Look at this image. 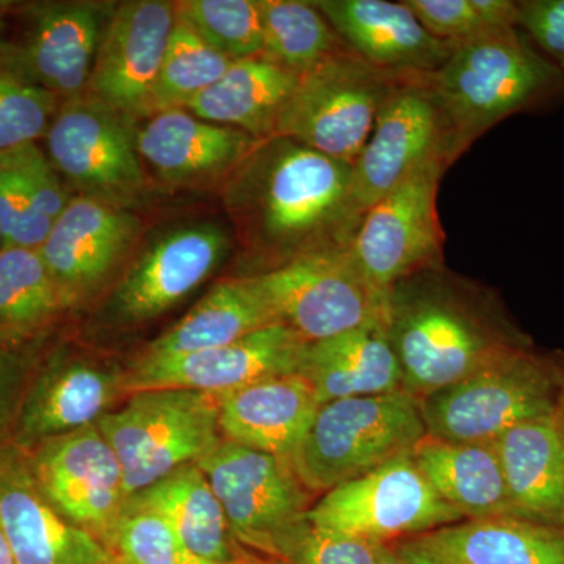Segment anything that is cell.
<instances>
[{
	"instance_id": "16",
	"label": "cell",
	"mask_w": 564,
	"mask_h": 564,
	"mask_svg": "<svg viewBox=\"0 0 564 564\" xmlns=\"http://www.w3.org/2000/svg\"><path fill=\"white\" fill-rule=\"evenodd\" d=\"M306 344L289 326L273 323L210 350L174 358H141L121 388L129 393L188 389L221 395L265 378L300 375Z\"/></svg>"
},
{
	"instance_id": "47",
	"label": "cell",
	"mask_w": 564,
	"mask_h": 564,
	"mask_svg": "<svg viewBox=\"0 0 564 564\" xmlns=\"http://www.w3.org/2000/svg\"><path fill=\"white\" fill-rule=\"evenodd\" d=\"M3 32H6V14H3L2 7H0V39H2Z\"/></svg>"
},
{
	"instance_id": "1",
	"label": "cell",
	"mask_w": 564,
	"mask_h": 564,
	"mask_svg": "<svg viewBox=\"0 0 564 564\" xmlns=\"http://www.w3.org/2000/svg\"><path fill=\"white\" fill-rule=\"evenodd\" d=\"M350 176L351 165L299 141L273 135L256 144L229 176L226 206L259 273L350 245L358 229Z\"/></svg>"
},
{
	"instance_id": "34",
	"label": "cell",
	"mask_w": 564,
	"mask_h": 564,
	"mask_svg": "<svg viewBox=\"0 0 564 564\" xmlns=\"http://www.w3.org/2000/svg\"><path fill=\"white\" fill-rule=\"evenodd\" d=\"M66 303L61 289L33 248L0 251V328L28 332L54 317Z\"/></svg>"
},
{
	"instance_id": "46",
	"label": "cell",
	"mask_w": 564,
	"mask_h": 564,
	"mask_svg": "<svg viewBox=\"0 0 564 564\" xmlns=\"http://www.w3.org/2000/svg\"><path fill=\"white\" fill-rule=\"evenodd\" d=\"M245 564H282L278 562V560L267 558V556H252L251 560H248Z\"/></svg>"
},
{
	"instance_id": "5",
	"label": "cell",
	"mask_w": 564,
	"mask_h": 564,
	"mask_svg": "<svg viewBox=\"0 0 564 564\" xmlns=\"http://www.w3.org/2000/svg\"><path fill=\"white\" fill-rule=\"evenodd\" d=\"M555 359L532 347L494 359L463 380L422 399L426 434L456 443H492L518 423L554 413Z\"/></svg>"
},
{
	"instance_id": "41",
	"label": "cell",
	"mask_w": 564,
	"mask_h": 564,
	"mask_svg": "<svg viewBox=\"0 0 564 564\" xmlns=\"http://www.w3.org/2000/svg\"><path fill=\"white\" fill-rule=\"evenodd\" d=\"M519 29L564 70V0H519Z\"/></svg>"
},
{
	"instance_id": "15",
	"label": "cell",
	"mask_w": 564,
	"mask_h": 564,
	"mask_svg": "<svg viewBox=\"0 0 564 564\" xmlns=\"http://www.w3.org/2000/svg\"><path fill=\"white\" fill-rule=\"evenodd\" d=\"M29 467L63 518L107 544L126 503L124 477L98 425L41 441Z\"/></svg>"
},
{
	"instance_id": "32",
	"label": "cell",
	"mask_w": 564,
	"mask_h": 564,
	"mask_svg": "<svg viewBox=\"0 0 564 564\" xmlns=\"http://www.w3.org/2000/svg\"><path fill=\"white\" fill-rule=\"evenodd\" d=\"M278 323L251 276L220 282L169 332L148 345L143 358L163 359L210 350Z\"/></svg>"
},
{
	"instance_id": "27",
	"label": "cell",
	"mask_w": 564,
	"mask_h": 564,
	"mask_svg": "<svg viewBox=\"0 0 564 564\" xmlns=\"http://www.w3.org/2000/svg\"><path fill=\"white\" fill-rule=\"evenodd\" d=\"M411 456L437 496L463 519L519 518L492 443H456L426 434Z\"/></svg>"
},
{
	"instance_id": "17",
	"label": "cell",
	"mask_w": 564,
	"mask_h": 564,
	"mask_svg": "<svg viewBox=\"0 0 564 564\" xmlns=\"http://www.w3.org/2000/svg\"><path fill=\"white\" fill-rule=\"evenodd\" d=\"M176 3L129 0L118 3L104 35L85 95L132 120L148 118Z\"/></svg>"
},
{
	"instance_id": "37",
	"label": "cell",
	"mask_w": 564,
	"mask_h": 564,
	"mask_svg": "<svg viewBox=\"0 0 564 564\" xmlns=\"http://www.w3.org/2000/svg\"><path fill=\"white\" fill-rule=\"evenodd\" d=\"M434 39L458 44L519 28L513 0H403Z\"/></svg>"
},
{
	"instance_id": "18",
	"label": "cell",
	"mask_w": 564,
	"mask_h": 564,
	"mask_svg": "<svg viewBox=\"0 0 564 564\" xmlns=\"http://www.w3.org/2000/svg\"><path fill=\"white\" fill-rule=\"evenodd\" d=\"M231 250V236L217 223L174 226L144 248L113 293V307L126 322L169 311L191 295Z\"/></svg>"
},
{
	"instance_id": "22",
	"label": "cell",
	"mask_w": 564,
	"mask_h": 564,
	"mask_svg": "<svg viewBox=\"0 0 564 564\" xmlns=\"http://www.w3.org/2000/svg\"><path fill=\"white\" fill-rule=\"evenodd\" d=\"M314 6L356 55L389 73L433 74L455 47L430 35L403 2L315 0Z\"/></svg>"
},
{
	"instance_id": "30",
	"label": "cell",
	"mask_w": 564,
	"mask_h": 564,
	"mask_svg": "<svg viewBox=\"0 0 564 564\" xmlns=\"http://www.w3.org/2000/svg\"><path fill=\"white\" fill-rule=\"evenodd\" d=\"M117 381L80 361L54 362L36 378L20 410V434L29 443L77 432L106 414Z\"/></svg>"
},
{
	"instance_id": "8",
	"label": "cell",
	"mask_w": 564,
	"mask_h": 564,
	"mask_svg": "<svg viewBox=\"0 0 564 564\" xmlns=\"http://www.w3.org/2000/svg\"><path fill=\"white\" fill-rule=\"evenodd\" d=\"M44 152L66 187L128 209L147 191L135 120L84 95L61 102Z\"/></svg>"
},
{
	"instance_id": "36",
	"label": "cell",
	"mask_w": 564,
	"mask_h": 564,
	"mask_svg": "<svg viewBox=\"0 0 564 564\" xmlns=\"http://www.w3.org/2000/svg\"><path fill=\"white\" fill-rule=\"evenodd\" d=\"M176 14L229 61L262 54L261 0H182Z\"/></svg>"
},
{
	"instance_id": "7",
	"label": "cell",
	"mask_w": 564,
	"mask_h": 564,
	"mask_svg": "<svg viewBox=\"0 0 564 564\" xmlns=\"http://www.w3.org/2000/svg\"><path fill=\"white\" fill-rule=\"evenodd\" d=\"M408 77L377 68L351 50L340 52L300 77L274 135L352 165L386 99Z\"/></svg>"
},
{
	"instance_id": "9",
	"label": "cell",
	"mask_w": 564,
	"mask_h": 564,
	"mask_svg": "<svg viewBox=\"0 0 564 564\" xmlns=\"http://www.w3.org/2000/svg\"><path fill=\"white\" fill-rule=\"evenodd\" d=\"M451 165L443 158L423 163L364 214L348 251L364 280L383 299L403 278L443 265L436 199Z\"/></svg>"
},
{
	"instance_id": "3",
	"label": "cell",
	"mask_w": 564,
	"mask_h": 564,
	"mask_svg": "<svg viewBox=\"0 0 564 564\" xmlns=\"http://www.w3.org/2000/svg\"><path fill=\"white\" fill-rule=\"evenodd\" d=\"M429 82L459 155L507 118L564 102V70L519 28L458 44Z\"/></svg>"
},
{
	"instance_id": "35",
	"label": "cell",
	"mask_w": 564,
	"mask_h": 564,
	"mask_svg": "<svg viewBox=\"0 0 564 564\" xmlns=\"http://www.w3.org/2000/svg\"><path fill=\"white\" fill-rule=\"evenodd\" d=\"M232 61L215 51L176 14L165 57L152 88L148 118L188 104L220 79Z\"/></svg>"
},
{
	"instance_id": "19",
	"label": "cell",
	"mask_w": 564,
	"mask_h": 564,
	"mask_svg": "<svg viewBox=\"0 0 564 564\" xmlns=\"http://www.w3.org/2000/svg\"><path fill=\"white\" fill-rule=\"evenodd\" d=\"M139 226L128 209L73 196L39 248L66 306L106 280L132 247Z\"/></svg>"
},
{
	"instance_id": "26",
	"label": "cell",
	"mask_w": 564,
	"mask_h": 564,
	"mask_svg": "<svg viewBox=\"0 0 564 564\" xmlns=\"http://www.w3.org/2000/svg\"><path fill=\"white\" fill-rule=\"evenodd\" d=\"M300 375L313 384L321 404L403 389L402 369L383 315L328 339L307 343Z\"/></svg>"
},
{
	"instance_id": "42",
	"label": "cell",
	"mask_w": 564,
	"mask_h": 564,
	"mask_svg": "<svg viewBox=\"0 0 564 564\" xmlns=\"http://www.w3.org/2000/svg\"><path fill=\"white\" fill-rule=\"evenodd\" d=\"M22 380L21 358L14 352L0 348V429L7 422L14 403Z\"/></svg>"
},
{
	"instance_id": "43",
	"label": "cell",
	"mask_w": 564,
	"mask_h": 564,
	"mask_svg": "<svg viewBox=\"0 0 564 564\" xmlns=\"http://www.w3.org/2000/svg\"><path fill=\"white\" fill-rule=\"evenodd\" d=\"M556 375H558L560 399L558 408L564 422V355L554 356Z\"/></svg>"
},
{
	"instance_id": "29",
	"label": "cell",
	"mask_w": 564,
	"mask_h": 564,
	"mask_svg": "<svg viewBox=\"0 0 564 564\" xmlns=\"http://www.w3.org/2000/svg\"><path fill=\"white\" fill-rule=\"evenodd\" d=\"M300 77L259 57L232 62L228 70L187 106L195 117L270 139Z\"/></svg>"
},
{
	"instance_id": "49",
	"label": "cell",
	"mask_w": 564,
	"mask_h": 564,
	"mask_svg": "<svg viewBox=\"0 0 564 564\" xmlns=\"http://www.w3.org/2000/svg\"><path fill=\"white\" fill-rule=\"evenodd\" d=\"M109 564H118V563H115V562H110Z\"/></svg>"
},
{
	"instance_id": "13",
	"label": "cell",
	"mask_w": 564,
	"mask_h": 564,
	"mask_svg": "<svg viewBox=\"0 0 564 564\" xmlns=\"http://www.w3.org/2000/svg\"><path fill=\"white\" fill-rule=\"evenodd\" d=\"M459 158L444 111L430 87L429 74L404 79L391 93L372 135L351 165L350 212L356 225L364 214L433 159Z\"/></svg>"
},
{
	"instance_id": "4",
	"label": "cell",
	"mask_w": 564,
	"mask_h": 564,
	"mask_svg": "<svg viewBox=\"0 0 564 564\" xmlns=\"http://www.w3.org/2000/svg\"><path fill=\"white\" fill-rule=\"evenodd\" d=\"M426 436L419 400L404 389L321 404L292 456L314 496L411 454Z\"/></svg>"
},
{
	"instance_id": "24",
	"label": "cell",
	"mask_w": 564,
	"mask_h": 564,
	"mask_svg": "<svg viewBox=\"0 0 564 564\" xmlns=\"http://www.w3.org/2000/svg\"><path fill=\"white\" fill-rule=\"evenodd\" d=\"M321 403L303 375H280L218 395L226 441L291 462Z\"/></svg>"
},
{
	"instance_id": "45",
	"label": "cell",
	"mask_w": 564,
	"mask_h": 564,
	"mask_svg": "<svg viewBox=\"0 0 564 564\" xmlns=\"http://www.w3.org/2000/svg\"><path fill=\"white\" fill-rule=\"evenodd\" d=\"M378 564H410L404 562L402 556L397 554L395 551L391 547V545H384L383 551H381L380 560H378Z\"/></svg>"
},
{
	"instance_id": "12",
	"label": "cell",
	"mask_w": 564,
	"mask_h": 564,
	"mask_svg": "<svg viewBox=\"0 0 564 564\" xmlns=\"http://www.w3.org/2000/svg\"><path fill=\"white\" fill-rule=\"evenodd\" d=\"M250 276L276 322L304 343L328 339L383 315L384 299L364 280L348 245Z\"/></svg>"
},
{
	"instance_id": "21",
	"label": "cell",
	"mask_w": 564,
	"mask_h": 564,
	"mask_svg": "<svg viewBox=\"0 0 564 564\" xmlns=\"http://www.w3.org/2000/svg\"><path fill=\"white\" fill-rule=\"evenodd\" d=\"M389 545L410 564H564V529L519 518L464 519Z\"/></svg>"
},
{
	"instance_id": "14",
	"label": "cell",
	"mask_w": 564,
	"mask_h": 564,
	"mask_svg": "<svg viewBox=\"0 0 564 564\" xmlns=\"http://www.w3.org/2000/svg\"><path fill=\"white\" fill-rule=\"evenodd\" d=\"M115 3L51 0L25 9L22 36L0 55V65L57 96L61 101L87 91Z\"/></svg>"
},
{
	"instance_id": "38",
	"label": "cell",
	"mask_w": 564,
	"mask_h": 564,
	"mask_svg": "<svg viewBox=\"0 0 564 564\" xmlns=\"http://www.w3.org/2000/svg\"><path fill=\"white\" fill-rule=\"evenodd\" d=\"M106 549L111 562L118 564H220L188 551L172 527L154 511L128 503L122 507ZM252 556L234 564H245Z\"/></svg>"
},
{
	"instance_id": "44",
	"label": "cell",
	"mask_w": 564,
	"mask_h": 564,
	"mask_svg": "<svg viewBox=\"0 0 564 564\" xmlns=\"http://www.w3.org/2000/svg\"><path fill=\"white\" fill-rule=\"evenodd\" d=\"M0 564H17L2 524H0Z\"/></svg>"
},
{
	"instance_id": "48",
	"label": "cell",
	"mask_w": 564,
	"mask_h": 564,
	"mask_svg": "<svg viewBox=\"0 0 564 564\" xmlns=\"http://www.w3.org/2000/svg\"><path fill=\"white\" fill-rule=\"evenodd\" d=\"M3 247H6V240H3L2 228H0V251H2Z\"/></svg>"
},
{
	"instance_id": "11",
	"label": "cell",
	"mask_w": 564,
	"mask_h": 564,
	"mask_svg": "<svg viewBox=\"0 0 564 564\" xmlns=\"http://www.w3.org/2000/svg\"><path fill=\"white\" fill-rule=\"evenodd\" d=\"M307 519L328 532L380 545L464 521L437 496L411 454L322 494Z\"/></svg>"
},
{
	"instance_id": "6",
	"label": "cell",
	"mask_w": 564,
	"mask_h": 564,
	"mask_svg": "<svg viewBox=\"0 0 564 564\" xmlns=\"http://www.w3.org/2000/svg\"><path fill=\"white\" fill-rule=\"evenodd\" d=\"M96 425L120 459L126 500L198 462L221 441L218 395L188 389L133 392Z\"/></svg>"
},
{
	"instance_id": "28",
	"label": "cell",
	"mask_w": 564,
	"mask_h": 564,
	"mask_svg": "<svg viewBox=\"0 0 564 564\" xmlns=\"http://www.w3.org/2000/svg\"><path fill=\"white\" fill-rule=\"evenodd\" d=\"M126 503L161 516L185 547L207 562L234 564L252 556L239 547L221 503L196 463L181 466Z\"/></svg>"
},
{
	"instance_id": "23",
	"label": "cell",
	"mask_w": 564,
	"mask_h": 564,
	"mask_svg": "<svg viewBox=\"0 0 564 564\" xmlns=\"http://www.w3.org/2000/svg\"><path fill=\"white\" fill-rule=\"evenodd\" d=\"M259 141L184 109L152 115L137 129L141 161L173 185H198L231 176Z\"/></svg>"
},
{
	"instance_id": "40",
	"label": "cell",
	"mask_w": 564,
	"mask_h": 564,
	"mask_svg": "<svg viewBox=\"0 0 564 564\" xmlns=\"http://www.w3.org/2000/svg\"><path fill=\"white\" fill-rule=\"evenodd\" d=\"M383 547L328 532L306 519L282 538L273 560L282 564H378Z\"/></svg>"
},
{
	"instance_id": "25",
	"label": "cell",
	"mask_w": 564,
	"mask_h": 564,
	"mask_svg": "<svg viewBox=\"0 0 564 564\" xmlns=\"http://www.w3.org/2000/svg\"><path fill=\"white\" fill-rule=\"evenodd\" d=\"M492 444L519 518L564 529V422L560 408L518 423Z\"/></svg>"
},
{
	"instance_id": "10",
	"label": "cell",
	"mask_w": 564,
	"mask_h": 564,
	"mask_svg": "<svg viewBox=\"0 0 564 564\" xmlns=\"http://www.w3.org/2000/svg\"><path fill=\"white\" fill-rule=\"evenodd\" d=\"M221 503L234 538L272 558L276 545L307 519L314 494L292 462L221 440L198 462Z\"/></svg>"
},
{
	"instance_id": "2",
	"label": "cell",
	"mask_w": 564,
	"mask_h": 564,
	"mask_svg": "<svg viewBox=\"0 0 564 564\" xmlns=\"http://www.w3.org/2000/svg\"><path fill=\"white\" fill-rule=\"evenodd\" d=\"M383 317L403 389L419 402L507 352L532 347L497 293L444 263L393 284Z\"/></svg>"
},
{
	"instance_id": "31",
	"label": "cell",
	"mask_w": 564,
	"mask_h": 564,
	"mask_svg": "<svg viewBox=\"0 0 564 564\" xmlns=\"http://www.w3.org/2000/svg\"><path fill=\"white\" fill-rule=\"evenodd\" d=\"M73 196L39 143L0 152V228L6 247L39 250Z\"/></svg>"
},
{
	"instance_id": "33",
	"label": "cell",
	"mask_w": 564,
	"mask_h": 564,
	"mask_svg": "<svg viewBox=\"0 0 564 564\" xmlns=\"http://www.w3.org/2000/svg\"><path fill=\"white\" fill-rule=\"evenodd\" d=\"M262 57L302 77L348 51L314 2L261 0Z\"/></svg>"
},
{
	"instance_id": "39",
	"label": "cell",
	"mask_w": 564,
	"mask_h": 564,
	"mask_svg": "<svg viewBox=\"0 0 564 564\" xmlns=\"http://www.w3.org/2000/svg\"><path fill=\"white\" fill-rule=\"evenodd\" d=\"M61 99L0 65V152L44 139Z\"/></svg>"
},
{
	"instance_id": "20",
	"label": "cell",
	"mask_w": 564,
	"mask_h": 564,
	"mask_svg": "<svg viewBox=\"0 0 564 564\" xmlns=\"http://www.w3.org/2000/svg\"><path fill=\"white\" fill-rule=\"evenodd\" d=\"M0 524L17 564H109L106 545L63 518L40 491L29 463L0 452Z\"/></svg>"
}]
</instances>
